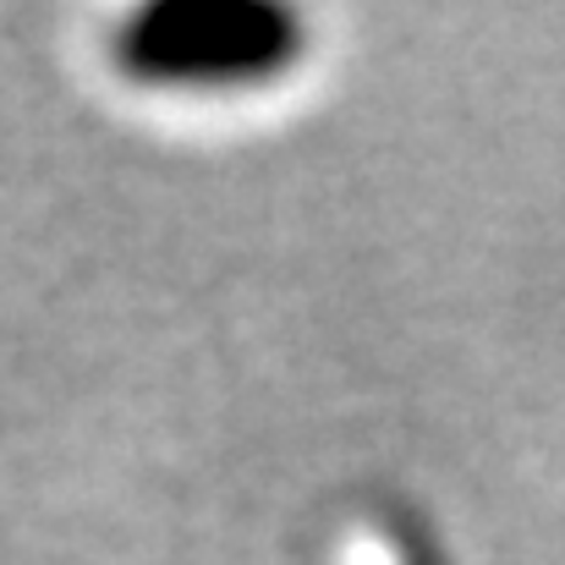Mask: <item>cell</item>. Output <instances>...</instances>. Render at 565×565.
Segmentation results:
<instances>
[{"label": "cell", "instance_id": "cell-1", "mask_svg": "<svg viewBox=\"0 0 565 565\" xmlns=\"http://www.w3.org/2000/svg\"><path fill=\"white\" fill-rule=\"evenodd\" d=\"M302 22L258 0H160L121 22L116 61L143 83H264L297 61Z\"/></svg>", "mask_w": 565, "mask_h": 565}]
</instances>
